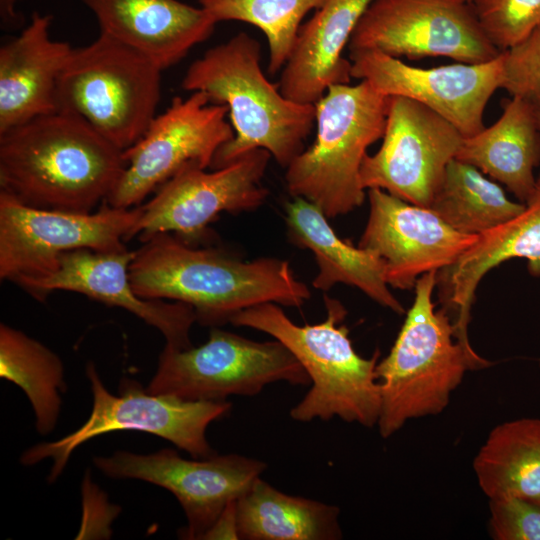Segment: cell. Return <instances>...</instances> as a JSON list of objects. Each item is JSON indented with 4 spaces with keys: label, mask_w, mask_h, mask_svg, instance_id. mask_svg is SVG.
I'll use <instances>...</instances> for the list:
<instances>
[{
    "label": "cell",
    "mask_w": 540,
    "mask_h": 540,
    "mask_svg": "<svg viewBox=\"0 0 540 540\" xmlns=\"http://www.w3.org/2000/svg\"><path fill=\"white\" fill-rule=\"evenodd\" d=\"M437 271L420 276L415 298L389 352L378 361L381 386L379 433L388 438L412 419L437 415L470 368L489 362L469 352L457 339L445 310H435L432 294Z\"/></svg>",
    "instance_id": "cell-5"
},
{
    "label": "cell",
    "mask_w": 540,
    "mask_h": 540,
    "mask_svg": "<svg viewBox=\"0 0 540 540\" xmlns=\"http://www.w3.org/2000/svg\"><path fill=\"white\" fill-rule=\"evenodd\" d=\"M0 377L26 394L40 435L57 424L64 392V367L59 356L24 332L1 323Z\"/></svg>",
    "instance_id": "cell-27"
},
{
    "label": "cell",
    "mask_w": 540,
    "mask_h": 540,
    "mask_svg": "<svg viewBox=\"0 0 540 540\" xmlns=\"http://www.w3.org/2000/svg\"><path fill=\"white\" fill-rule=\"evenodd\" d=\"M0 3L2 23L5 26L18 23L19 19L14 9L15 0H0Z\"/></svg>",
    "instance_id": "cell-34"
},
{
    "label": "cell",
    "mask_w": 540,
    "mask_h": 540,
    "mask_svg": "<svg viewBox=\"0 0 540 540\" xmlns=\"http://www.w3.org/2000/svg\"><path fill=\"white\" fill-rule=\"evenodd\" d=\"M125 166L122 150L69 112L41 115L0 133V191L27 206L91 213Z\"/></svg>",
    "instance_id": "cell-2"
},
{
    "label": "cell",
    "mask_w": 540,
    "mask_h": 540,
    "mask_svg": "<svg viewBox=\"0 0 540 540\" xmlns=\"http://www.w3.org/2000/svg\"><path fill=\"white\" fill-rule=\"evenodd\" d=\"M129 279L141 298L188 304L197 322L211 327L230 323L237 313L261 303L300 307L310 297L285 260L242 261L219 249L197 248L169 232L151 236L135 250Z\"/></svg>",
    "instance_id": "cell-1"
},
{
    "label": "cell",
    "mask_w": 540,
    "mask_h": 540,
    "mask_svg": "<svg viewBox=\"0 0 540 540\" xmlns=\"http://www.w3.org/2000/svg\"><path fill=\"white\" fill-rule=\"evenodd\" d=\"M285 211L291 240L315 256L319 272L312 282L314 288L326 291L343 283L395 313L405 312L389 289L384 262L377 254L338 237L320 208L304 198L294 197Z\"/></svg>",
    "instance_id": "cell-22"
},
{
    "label": "cell",
    "mask_w": 540,
    "mask_h": 540,
    "mask_svg": "<svg viewBox=\"0 0 540 540\" xmlns=\"http://www.w3.org/2000/svg\"><path fill=\"white\" fill-rule=\"evenodd\" d=\"M270 157L267 150L255 149L212 172L196 165L184 167L141 206L135 236L144 242L169 232L190 244L204 236L207 226L222 212L258 208L269 193L261 180Z\"/></svg>",
    "instance_id": "cell-15"
},
{
    "label": "cell",
    "mask_w": 540,
    "mask_h": 540,
    "mask_svg": "<svg viewBox=\"0 0 540 540\" xmlns=\"http://www.w3.org/2000/svg\"><path fill=\"white\" fill-rule=\"evenodd\" d=\"M490 531L496 540H540V502L522 497L490 500Z\"/></svg>",
    "instance_id": "cell-32"
},
{
    "label": "cell",
    "mask_w": 540,
    "mask_h": 540,
    "mask_svg": "<svg viewBox=\"0 0 540 540\" xmlns=\"http://www.w3.org/2000/svg\"><path fill=\"white\" fill-rule=\"evenodd\" d=\"M532 100L533 104H534V107H535V113H536V118H537V122H538V126L540 128V95L533 98V99H530ZM537 181H540V176L539 178L537 179Z\"/></svg>",
    "instance_id": "cell-35"
},
{
    "label": "cell",
    "mask_w": 540,
    "mask_h": 540,
    "mask_svg": "<svg viewBox=\"0 0 540 540\" xmlns=\"http://www.w3.org/2000/svg\"><path fill=\"white\" fill-rule=\"evenodd\" d=\"M350 53L377 50L417 60L447 57L459 63L494 60L500 51L463 0H374L350 38Z\"/></svg>",
    "instance_id": "cell-12"
},
{
    "label": "cell",
    "mask_w": 540,
    "mask_h": 540,
    "mask_svg": "<svg viewBox=\"0 0 540 540\" xmlns=\"http://www.w3.org/2000/svg\"><path fill=\"white\" fill-rule=\"evenodd\" d=\"M473 469L489 500L522 497L540 502V418L523 417L494 427Z\"/></svg>",
    "instance_id": "cell-26"
},
{
    "label": "cell",
    "mask_w": 540,
    "mask_h": 540,
    "mask_svg": "<svg viewBox=\"0 0 540 540\" xmlns=\"http://www.w3.org/2000/svg\"><path fill=\"white\" fill-rule=\"evenodd\" d=\"M373 1L326 0L301 25L278 84L286 98L315 105L331 86L350 83L351 61L343 50Z\"/></svg>",
    "instance_id": "cell-21"
},
{
    "label": "cell",
    "mask_w": 540,
    "mask_h": 540,
    "mask_svg": "<svg viewBox=\"0 0 540 540\" xmlns=\"http://www.w3.org/2000/svg\"><path fill=\"white\" fill-rule=\"evenodd\" d=\"M93 463L107 477L142 480L170 491L187 519L179 531L184 539H203L224 510L267 468L265 462L239 454L184 459L173 449L151 454L118 450L94 457Z\"/></svg>",
    "instance_id": "cell-13"
},
{
    "label": "cell",
    "mask_w": 540,
    "mask_h": 540,
    "mask_svg": "<svg viewBox=\"0 0 540 540\" xmlns=\"http://www.w3.org/2000/svg\"><path fill=\"white\" fill-rule=\"evenodd\" d=\"M259 42L245 32L208 49L188 67L182 88L205 93L224 104L234 137L216 152L212 169L224 167L255 149H265L282 167L305 148L315 123L314 104L286 98L261 65Z\"/></svg>",
    "instance_id": "cell-3"
},
{
    "label": "cell",
    "mask_w": 540,
    "mask_h": 540,
    "mask_svg": "<svg viewBox=\"0 0 540 540\" xmlns=\"http://www.w3.org/2000/svg\"><path fill=\"white\" fill-rule=\"evenodd\" d=\"M235 502L224 510L203 539H239Z\"/></svg>",
    "instance_id": "cell-33"
},
{
    "label": "cell",
    "mask_w": 540,
    "mask_h": 540,
    "mask_svg": "<svg viewBox=\"0 0 540 540\" xmlns=\"http://www.w3.org/2000/svg\"><path fill=\"white\" fill-rule=\"evenodd\" d=\"M456 159L503 184L522 203L534 193L540 164V128L530 99L513 96L491 126L464 137Z\"/></svg>",
    "instance_id": "cell-24"
},
{
    "label": "cell",
    "mask_w": 540,
    "mask_h": 540,
    "mask_svg": "<svg viewBox=\"0 0 540 540\" xmlns=\"http://www.w3.org/2000/svg\"><path fill=\"white\" fill-rule=\"evenodd\" d=\"M280 381L311 384L300 362L280 341L258 342L212 327L200 346H165L146 390L190 401H226L232 395H257Z\"/></svg>",
    "instance_id": "cell-9"
},
{
    "label": "cell",
    "mask_w": 540,
    "mask_h": 540,
    "mask_svg": "<svg viewBox=\"0 0 540 540\" xmlns=\"http://www.w3.org/2000/svg\"><path fill=\"white\" fill-rule=\"evenodd\" d=\"M471 4L486 37L500 52L523 42L540 25V0H473Z\"/></svg>",
    "instance_id": "cell-30"
},
{
    "label": "cell",
    "mask_w": 540,
    "mask_h": 540,
    "mask_svg": "<svg viewBox=\"0 0 540 540\" xmlns=\"http://www.w3.org/2000/svg\"><path fill=\"white\" fill-rule=\"evenodd\" d=\"M135 251L77 249L63 253L50 275L22 283L19 287L44 301L55 290L83 294L108 306L119 307L156 328L173 349L192 345L190 329L197 322L194 309L185 303L138 296L129 279Z\"/></svg>",
    "instance_id": "cell-18"
},
{
    "label": "cell",
    "mask_w": 540,
    "mask_h": 540,
    "mask_svg": "<svg viewBox=\"0 0 540 540\" xmlns=\"http://www.w3.org/2000/svg\"><path fill=\"white\" fill-rule=\"evenodd\" d=\"M463 139L455 126L430 108L389 96L382 144L375 154L365 156L361 185L429 208Z\"/></svg>",
    "instance_id": "cell-14"
},
{
    "label": "cell",
    "mask_w": 540,
    "mask_h": 540,
    "mask_svg": "<svg viewBox=\"0 0 540 540\" xmlns=\"http://www.w3.org/2000/svg\"><path fill=\"white\" fill-rule=\"evenodd\" d=\"M463 1L471 3L473 0H463Z\"/></svg>",
    "instance_id": "cell-36"
},
{
    "label": "cell",
    "mask_w": 540,
    "mask_h": 540,
    "mask_svg": "<svg viewBox=\"0 0 540 540\" xmlns=\"http://www.w3.org/2000/svg\"><path fill=\"white\" fill-rule=\"evenodd\" d=\"M367 224L359 246L377 254L389 286L412 289L418 278L452 266L477 240L456 231L433 210L408 203L388 192L368 189Z\"/></svg>",
    "instance_id": "cell-17"
},
{
    "label": "cell",
    "mask_w": 540,
    "mask_h": 540,
    "mask_svg": "<svg viewBox=\"0 0 540 540\" xmlns=\"http://www.w3.org/2000/svg\"><path fill=\"white\" fill-rule=\"evenodd\" d=\"M100 32L128 45L164 70L183 59L214 31L202 8L178 0H81Z\"/></svg>",
    "instance_id": "cell-19"
},
{
    "label": "cell",
    "mask_w": 540,
    "mask_h": 540,
    "mask_svg": "<svg viewBox=\"0 0 540 540\" xmlns=\"http://www.w3.org/2000/svg\"><path fill=\"white\" fill-rule=\"evenodd\" d=\"M161 69L128 45L101 33L73 51L57 87V111L83 118L124 151L145 133L160 99Z\"/></svg>",
    "instance_id": "cell-7"
},
{
    "label": "cell",
    "mask_w": 540,
    "mask_h": 540,
    "mask_svg": "<svg viewBox=\"0 0 540 540\" xmlns=\"http://www.w3.org/2000/svg\"><path fill=\"white\" fill-rule=\"evenodd\" d=\"M513 258L526 259L529 272L540 276V181L520 214L478 235L476 242L444 269L449 300L458 310L456 337L469 352L474 353L467 328L476 288L488 271Z\"/></svg>",
    "instance_id": "cell-23"
},
{
    "label": "cell",
    "mask_w": 540,
    "mask_h": 540,
    "mask_svg": "<svg viewBox=\"0 0 540 540\" xmlns=\"http://www.w3.org/2000/svg\"><path fill=\"white\" fill-rule=\"evenodd\" d=\"M388 97L366 80L331 86L315 103L317 134L286 167L288 192L316 205L327 218L362 205L360 168L384 134Z\"/></svg>",
    "instance_id": "cell-6"
},
{
    "label": "cell",
    "mask_w": 540,
    "mask_h": 540,
    "mask_svg": "<svg viewBox=\"0 0 540 540\" xmlns=\"http://www.w3.org/2000/svg\"><path fill=\"white\" fill-rule=\"evenodd\" d=\"M539 367H540V360H539Z\"/></svg>",
    "instance_id": "cell-37"
},
{
    "label": "cell",
    "mask_w": 540,
    "mask_h": 540,
    "mask_svg": "<svg viewBox=\"0 0 540 540\" xmlns=\"http://www.w3.org/2000/svg\"><path fill=\"white\" fill-rule=\"evenodd\" d=\"M502 84L511 97L540 95V25L523 42L502 53Z\"/></svg>",
    "instance_id": "cell-31"
},
{
    "label": "cell",
    "mask_w": 540,
    "mask_h": 540,
    "mask_svg": "<svg viewBox=\"0 0 540 540\" xmlns=\"http://www.w3.org/2000/svg\"><path fill=\"white\" fill-rule=\"evenodd\" d=\"M141 212L106 202L91 213L41 209L0 191V278L20 286L53 273L65 252L125 249Z\"/></svg>",
    "instance_id": "cell-10"
},
{
    "label": "cell",
    "mask_w": 540,
    "mask_h": 540,
    "mask_svg": "<svg viewBox=\"0 0 540 540\" xmlns=\"http://www.w3.org/2000/svg\"><path fill=\"white\" fill-rule=\"evenodd\" d=\"M216 22L241 21L263 32L269 47L268 70L283 69L304 17L326 0H198Z\"/></svg>",
    "instance_id": "cell-29"
},
{
    "label": "cell",
    "mask_w": 540,
    "mask_h": 540,
    "mask_svg": "<svg viewBox=\"0 0 540 540\" xmlns=\"http://www.w3.org/2000/svg\"><path fill=\"white\" fill-rule=\"evenodd\" d=\"M51 19L34 12L0 48V133L57 111L59 78L73 48L50 37Z\"/></svg>",
    "instance_id": "cell-20"
},
{
    "label": "cell",
    "mask_w": 540,
    "mask_h": 540,
    "mask_svg": "<svg viewBox=\"0 0 540 540\" xmlns=\"http://www.w3.org/2000/svg\"><path fill=\"white\" fill-rule=\"evenodd\" d=\"M92 392V410L88 419L65 437L36 444L23 452L21 464L31 466L51 459L48 481H56L73 451L88 440L116 431H138L161 437L192 458H208L216 451L210 446L206 430L211 422L226 416L228 401H190L172 395L152 394L141 384L125 378L120 395L115 396L103 384L93 362L86 365Z\"/></svg>",
    "instance_id": "cell-8"
},
{
    "label": "cell",
    "mask_w": 540,
    "mask_h": 540,
    "mask_svg": "<svg viewBox=\"0 0 540 540\" xmlns=\"http://www.w3.org/2000/svg\"><path fill=\"white\" fill-rule=\"evenodd\" d=\"M227 116L228 107L211 103L203 92L175 97L142 137L123 151L125 169L105 202L136 207L184 167H210L218 149L234 137Z\"/></svg>",
    "instance_id": "cell-11"
},
{
    "label": "cell",
    "mask_w": 540,
    "mask_h": 540,
    "mask_svg": "<svg viewBox=\"0 0 540 540\" xmlns=\"http://www.w3.org/2000/svg\"><path fill=\"white\" fill-rule=\"evenodd\" d=\"M501 53L483 63L420 68L377 50L355 51L350 53L351 76L366 80L387 97L402 96L423 104L469 137L485 128V107L501 88Z\"/></svg>",
    "instance_id": "cell-16"
},
{
    "label": "cell",
    "mask_w": 540,
    "mask_h": 540,
    "mask_svg": "<svg viewBox=\"0 0 540 540\" xmlns=\"http://www.w3.org/2000/svg\"><path fill=\"white\" fill-rule=\"evenodd\" d=\"M429 208L456 231L478 236L520 214L525 203L510 200L497 182L455 158Z\"/></svg>",
    "instance_id": "cell-28"
},
{
    "label": "cell",
    "mask_w": 540,
    "mask_h": 540,
    "mask_svg": "<svg viewBox=\"0 0 540 540\" xmlns=\"http://www.w3.org/2000/svg\"><path fill=\"white\" fill-rule=\"evenodd\" d=\"M235 509L239 539L342 538L337 506L283 493L261 477L236 500Z\"/></svg>",
    "instance_id": "cell-25"
},
{
    "label": "cell",
    "mask_w": 540,
    "mask_h": 540,
    "mask_svg": "<svg viewBox=\"0 0 540 540\" xmlns=\"http://www.w3.org/2000/svg\"><path fill=\"white\" fill-rule=\"evenodd\" d=\"M326 319L297 325L277 303H261L237 313L230 321L269 334L280 341L310 377L307 394L290 410L293 420L310 422L338 417L364 427L378 424L381 386L376 375L379 352L364 358L354 349L348 328L342 324L346 310L324 297Z\"/></svg>",
    "instance_id": "cell-4"
}]
</instances>
